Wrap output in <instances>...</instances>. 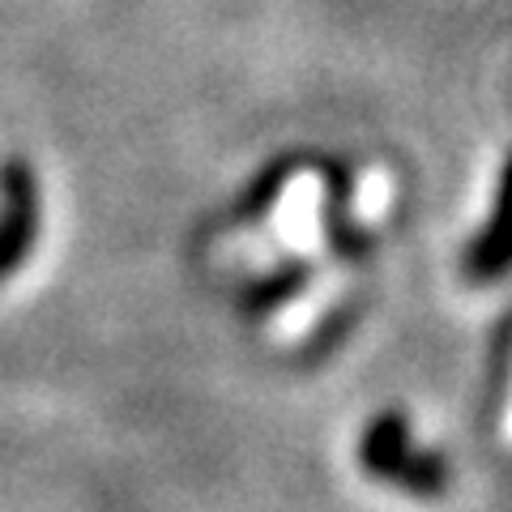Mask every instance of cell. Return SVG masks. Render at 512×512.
I'll return each instance as SVG.
<instances>
[{
  "mask_svg": "<svg viewBox=\"0 0 512 512\" xmlns=\"http://www.w3.org/2000/svg\"><path fill=\"white\" fill-rule=\"evenodd\" d=\"M359 466L410 495H440L448 487L444 457L414 444V427L402 410H380L359 436Z\"/></svg>",
  "mask_w": 512,
  "mask_h": 512,
  "instance_id": "cell-1",
  "label": "cell"
},
{
  "mask_svg": "<svg viewBox=\"0 0 512 512\" xmlns=\"http://www.w3.org/2000/svg\"><path fill=\"white\" fill-rule=\"evenodd\" d=\"M43 227V192L39 175L26 158H9L0 167V282H9L35 252Z\"/></svg>",
  "mask_w": 512,
  "mask_h": 512,
  "instance_id": "cell-2",
  "label": "cell"
},
{
  "mask_svg": "<svg viewBox=\"0 0 512 512\" xmlns=\"http://www.w3.org/2000/svg\"><path fill=\"white\" fill-rule=\"evenodd\" d=\"M461 269H466V278H470V282H495V278H504V269H508L504 192H500V201H495V210H491V222H487V227L470 239V248H466V261H461Z\"/></svg>",
  "mask_w": 512,
  "mask_h": 512,
  "instance_id": "cell-3",
  "label": "cell"
}]
</instances>
